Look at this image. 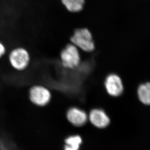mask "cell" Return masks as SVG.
Returning <instances> with one entry per match:
<instances>
[{
    "instance_id": "7c38bea8",
    "label": "cell",
    "mask_w": 150,
    "mask_h": 150,
    "mask_svg": "<svg viewBox=\"0 0 150 150\" xmlns=\"http://www.w3.org/2000/svg\"><path fill=\"white\" fill-rule=\"evenodd\" d=\"M64 150H77L76 149H74V148L71 147L70 146H68L66 145L65 147H64Z\"/></svg>"
},
{
    "instance_id": "52a82bcc",
    "label": "cell",
    "mask_w": 150,
    "mask_h": 150,
    "mask_svg": "<svg viewBox=\"0 0 150 150\" xmlns=\"http://www.w3.org/2000/svg\"><path fill=\"white\" fill-rule=\"evenodd\" d=\"M68 121L75 126H81L85 125L88 120V115L82 110L77 108H69L67 111Z\"/></svg>"
},
{
    "instance_id": "8992f818",
    "label": "cell",
    "mask_w": 150,
    "mask_h": 150,
    "mask_svg": "<svg viewBox=\"0 0 150 150\" xmlns=\"http://www.w3.org/2000/svg\"><path fill=\"white\" fill-rule=\"evenodd\" d=\"M88 117L91 123L99 128L106 127L110 123L109 117L102 109H93L90 112Z\"/></svg>"
},
{
    "instance_id": "30bf717a",
    "label": "cell",
    "mask_w": 150,
    "mask_h": 150,
    "mask_svg": "<svg viewBox=\"0 0 150 150\" xmlns=\"http://www.w3.org/2000/svg\"><path fill=\"white\" fill-rule=\"evenodd\" d=\"M65 142L66 145L78 150L82 142V140L79 136L74 135L67 137V139H66Z\"/></svg>"
},
{
    "instance_id": "9c48e42d",
    "label": "cell",
    "mask_w": 150,
    "mask_h": 150,
    "mask_svg": "<svg viewBox=\"0 0 150 150\" xmlns=\"http://www.w3.org/2000/svg\"><path fill=\"white\" fill-rule=\"evenodd\" d=\"M137 95L142 103L150 105V82L143 83L139 86Z\"/></svg>"
},
{
    "instance_id": "ba28073f",
    "label": "cell",
    "mask_w": 150,
    "mask_h": 150,
    "mask_svg": "<svg viewBox=\"0 0 150 150\" xmlns=\"http://www.w3.org/2000/svg\"><path fill=\"white\" fill-rule=\"evenodd\" d=\"M63 6L71 13H78L82 10L85 0H61Z\"/></svg>"
},
{
    "instance_id": "7a4b0ae2",
    "label": "cell",
    "mask_w": 150,
    "mask_h": 150,
    "mask_svg": "<svg viewBox=\"0 0 150 150\" xmlns=\"http://www.w3.org/2000/svg\"><path fill=\"white\" fill-rule=\"evenodd\" d=\"M71 43L80 50L86 52L95 50V45L91 32L86 28H78L74 32L70 38Z\"/></svg>"
},
{
    "instance_id": "5b68a950",
    "label": "cell",
    "mask_w": 150,
    "mask_h": 150,
    "mask_svg": "<svg viewBox=\"0 0 150 150\" xmlns=\"http://www.w3.org/2000/svg\"><path fill=\"white\" fill-rule=\"evenodd\" d=\"M105 88L109 95L119 96L123 91V85L121 78L116 74H110L106 78Z\"/></svg>"
},
{
    "instance_id": "6da1fadb",
    "label": "cell",
    "mask_w": 150,
    "mask_h": 150,
    "mask_svg": "<svg viewBox=\"0 0 150 150\" xmlns=\"http://www.w3.org/2000/svg\"><path fill=\"white\" fill-rule=\"evenodd\" d=\"M31 54L28 50L23 46L12 49L8 55V59L13 69L21 71L27 69L31 62Z\"/></svg>"
},
{
    "instance_id": "3957f363",
    "label": "cell",
    "mask_w": 150,
    "mask_h": 150,
    "mask_svg": "<svg viewBox=\"0 0 150 150\" xmlns=\"http://www.w3.org/2000/svg\"><path fill=\"white\" fill-rule=\"evenodd\" d=\"M60 59L64 68L68 69L76 68L81 61L80 50L74 44L69 43L61 50Z\"/></svg>"
},
{
    "instance_id": "8fae6325",
    "label": "cell",
    "mask_w": 150,
    "mask_h": 150,
    "mask_svg": "<svg viewBox=\"0 0 150 150\" xmlns=\"http://www.w3.org/2000/svg\"><path fill=\"white\" fill-rule=\"evenodd\" d=\"M7 52V48L6 45L3 41L0 40V59L5 56Z\"/></svg>"
},
{
    "instance_id": "277c9868",
    "label": "cell",
    "mask_w": 150,
    "mask_h": 150,
    "mask_svg": "<svg viewBox=\"0 0 150 150\" xmlns=\"http://www.w3.org/2000/svg\"><path fill=\"white\" fill-rule=\"evenodd\" d=\"M29 96L31 102L39 107H43L48 105L52 98L49 89L40 85L32 86L29 92Z\"/></svg>"
}]
</instances>
